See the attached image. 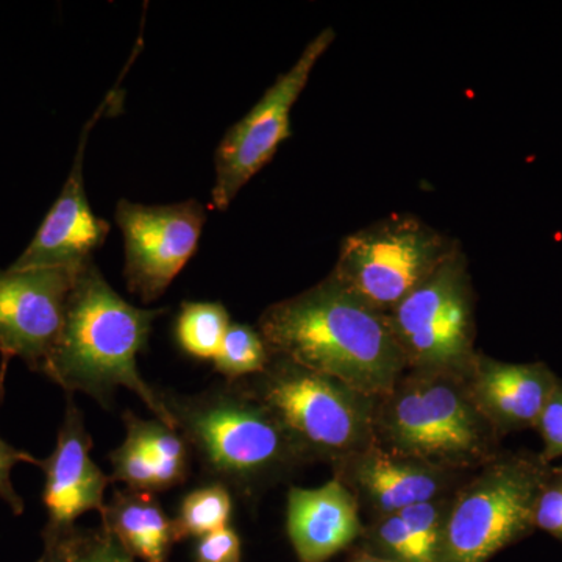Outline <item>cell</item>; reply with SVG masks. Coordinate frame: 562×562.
<instances>
[{"label": "cell", "instance_id": "1", "mask_svg": "<svg viewBox=\"0 0 562 562\" xmlns=\"http://www.w3.org/2000/svg\"><path fill=\"white\" fill-rule=\"evenodd\" d=\"M273 357L297 362L382 401L408 371L387 314L335 277L273 303L258 321Z\"/></svg>", "mask_w": 562, "mask_h": 562}, {"label": "cell", "instance_id": "2", "mask_svg": "<svg viewBox=\"0 0 562 562\" xmlns=\"http://www.w3.org/2000/svg\"><path fill=\"white\" fill-rule=\"evenodd\" d=\"M168 308H136L106 283L94 260L77 271L65 325L44 366V375L69 395L83 392L103 408L113 406L120 387L135 392L157 419L173 427L171 416L139 373L136 358L146 349L154 322Z\"/></svg>", "mask_w": 562, "mask_h": 562}, {"label": "cell", "instance_id": "3", "mask_svg": "<svg viewBox=\"0 0 562 562\" xmlns=\"http://www.w3.org/2000/svg\"><path fill=\"white\" fill-rule=\"evenodd\" d=\"M160 395L205 475L244 498L305 462L276 417L233 383L201 394Z\"/></svg>", "mask_w": 562, "mask_h": 562}, {"label": "cell", "instance_id": "4", "mask_svg": "<svg viewBox=\"0 0 562 562\" xmlns=\"http://www.w3.org/2000/svg\"><path fill=\"white\" fill-rule=\"evenodd\" d=\"M376 443L446 472L494 460L497 431L473 403L464 379L406 371L376 403Z\"/></svg>", "mask_w": 562, "mask_h": 562}, {"label": "cell", "instance_id": "5", "mask_svg": "<svg viewBox=\"0 0 562 562\" xmlns=\"http://www.w3.org/2000/svg\"><path fill=\"white\" fill-rule=\"evenodd\" d=\"M276 417L303 461L336 465L371 447L375 438V398L271 357L265 371L233 383Z\"/></svg>", "mask_w": 562, "mask_h": 562}, {"label": "cell", "instance_id": "6", "mask_svg": "<svg viewBox=\"0 0 562 562\" xmlns=\"http://www.w3.org/2000/svg\"><path fill=\"white\" fill-rule=\"evenodd\" d=\"M542 462L495 457L484 464L449 502L439 562H487L528 535L549 473Z\"/></svg>", "mask_w": 562, "mask_h": 562}, {"label": "cell", "instance_id": "7", "mask_svg": "<svg viewBox=\"0 0 562 562\" xmlns=\"http://www.w3.org/2000/svg\"><path fill=\"white\" fill-rule=\"evenodd\" d=\"M408 371L464 379L475 360V292L461 246L387 313Z\"/></svg>", "mask_w": 562, "mask_h": 562}, {"label": "cell", "instance_id": "8", "mask_svg": "<svg viewBox=\"0 0 562 562\" xmlns=\"http://www.w3.org/2000/svg\"><path fill=\"white\" fill-rule=\"evenodd\" d=\"M460 246L419 217L395 213L347 235L331 276L387 314Z\"/></svg>", "mask_w": 562, "mask_h": 562}, {"label": "cell", "instance_id": "9", "mask_svg": "<svg viewBox=\"0 0 562 562\" xmlns=\"http://www.w3.org/2000/svg\"><path fill=\"white\" fill-rule=\"evenodd\" d=\"M335 38V31L328 27L310 41L297 61L277 77L254 109L225 133L214 154V210H227L239 191L272 160L280 144L290 138L292 106Z\"/></svg>", "mask_w": 562, "mask_h": 562}, {"label": "cell", "instance_id": "10", "mask_svg": "<svg viewBox=\"0 0 562 562\" xmlns=\"http://www.w3.org/2000/svg\"><path fill=\"white\" fill-rule=\"evenodd\" d=\"M206 209L195 199L143 205L121 199L116 224L124 238V279L140 302L158 301L201 241Z\"/></svg>", "mask_w": 562, "mask_h": 562}, {"label": "cell", "instance_id": "11", "mask_svg": "<svg viewBox=\"0 0 562 562\" xmlns=\"http://www.w3.org/2000/svg\"><path fill=\"white\" fill-rule=\"evenodd\" d=\"M79 268L0 269V355L44 371L57 346Z\"/></svg>", "mask_w": 562, "mask_h": 562}, {"label": "cell", "instance_id": "12", "mask_svg": "<svg viewBox=\"0 0 562 562\" xmlns=\"http://www.w3.org/2000/svg\"><path fill=\"white\" fill-rule=\"evenodd\" d=\"M120 83L109 92L94 116L81 132L76 160L57 201L41 222L27 249L11 265L14 269L80 268L92 260V254L101 249L110 233V224L92 213L85 190L83 161L88 138L95 122L106 110L116 105Z\"/></svg>", "mask_w": 562, "mask_h": 562}, {"label": "cell", "instance_id": "13", "mask_svg": "<svg viewBox=\"0 0 562 562\" xmlns=\"http://www.w3.org/2000/svg\"><path fill=\"white\" fill-rule=\"evenodd\" d=\"M92 439L83 413L68 398L54 452L41 462L44 472L43 503L47 524L43 538H61L76 530L79 517L101 513L111 475L92 461Z\"/></svg>", "mask_w": 562, "mask_h": 562}, {"label": "cell", "instance_id": "14", "mask_svg": "<svg viewBox=\"0 0 562 562\" xmlns=\"http://www.w3.org/2000/svg\"><path fill=\"white\" fill-rule=\"evenodd\" d=\"M558 382L542 362L513 364L482 353L464 376L473 403L497 435L536 427Z\"/></svg>", "mask_w": 562, "mask_h": 562}, {"label": "cell", "instance_id": "15", "mask_svg": "<svg viewBox=\"0 0 562 562\" xmlns=\"http://www.w3.org/2000/svg\"><path fill=\"white\" fill-rule=\"evenodd\" d=\"M339 480L353 487L379 516L441 498L452 473L383 449L380 443L338 464Z\"/></svg>", "mask_w": 562, "mask_h": 562}, {"label": "cell", "instance_id": "16", "mask_svg": "<svg viewBox=\"0 0 562 562\" xmlns=\"http://www.w3.org/2000/svg\"><path fill=\"white\" fill-rule=\"evenodd\" d=\"M286 530L301 562H327L362 532L360 503L341 480L288 492Z\"/></svg>", "mask_w": 562, "mask_h": 562}, {"label": "cell", "instance_id": "17", "mask_svg": "<svg viewBox=\"0 0 562 562\" xmlns=\"http://www.w3.org/2000/svg\"><path fill=\"white\" fill-rule=\"evenodd\" d=\"M102 528L144 562H169L173 522L150 492L116 491L101 512Z\"/></svg>", "mask_w": 562, "mask_h": 562}, {"label": "cell", "instance_id": "18", "mask_svg": "<svg viewBox=\"0 0 562 562\" xmlns=\"http://www.w3.org/2000/svg\"><path fill=\"white\" fill-rule=\"evenodd\" d=\"M124 419L127 438L144 450L160 475L162 491L187 482L191 469V446L177 428L169 427L160 419L146 420L127 412Z\"/></svg>", "mask_w": 562, "mask_h": 562}, {"label": "cell", "instance_id": "19", "mask_svg": "<svg viewBox=\"0 0 562 562\" xmlns=\"http://www.w3.org/2000/svg\"><path fill=\"white\" fill-rule=\"evenodd\" d=\"M231 325V314L220 302H183L176 322L177 344L195 360L213 361Z\"/></svg>", "mask_w": 562, "mask_h": 562}, {"label": "cell", "instance_id": "20", "mask_svg": "<svg viewBox=\"0 0 562 562\" xmlns=\"http://www.w3.org/2000/svg\"><path fill=\"white\" fill-rule=\"evenodd\" d=\"M232 491L224 484L210 483L187 494L173 522L176 542L201 539L228 527L232 519Z\"/></svg>", "mask_w": 562, "mask_h": 562}, {"label": "cell", "instance_id": "21", "mask_svg": "<svg viewBox=\"0 0 562 562\" xmlns=\"http://www.w3.org/2000/svg\"><path fill=\"white\" fill-rule=\"evenodd\" d=\"M271 357L260 331L249 325L232 324L214 357V371L235 383L265 371Z\"/></svg>", "mask_w": 562, "mask_h": 562}, {"label": "cell", "instance_id": "22", "mask_svg": "<svg viewBox=\"0 0 562 562\" xmlns=\"http://www.w3.org/2000/svg\"><path fill=\"white\" fill-rule=\"evenodd\" d=\"M449 502L446 498L417 503L397 513L413 532L427 562L441 561L443 527H446Z\"/></svg>", "mask_w": 562, "mask_h": 562}, {"label": "cell", "instance_id": "23", "mask_svg": "<svg viewBox=\"0 0 562 562\" xmlns=\"http://www.w3.org/2000/svg\"><path fill=\"white\" fill-rule=\"evenodd\" d=\"M110 464L113 469V483H125L131 491L150 494L162 491L157 465L133 439L125 438V441L110 453Z\"/></svg>", "mask_w": 562, "mask_h": 562}, {"label": "cell", "instance_id": "24", "mask_svg": "<svg viewBox=\"0 0 562 562\" xmlns=\"http://www.w3.org/2000/svg\"><path fill=\"white\" fill-rule=\"evenodd\" d=\"M0 406H2L3 398H5V382L7 375H9L10 358L9 355H0ZM33 464L40 465L43 460L33 457L24 450L16 449L11 443L3 441L0 438V498L9 505L11 513L14 516H21L25 512V503L22 501L20 494L14 490L13 482H11V472L16 468L18 464Z\"/></svg>", "mask_w": 562, "mask_h": 562}, {"label": "cell", "instance_id": "25", "mask_svg": "<svg viewBox=\"0 0 562 562\" xmlns=\"http://www.w3.org/2000/svg\"><path fill=\"white\" fill-rule=\"evenodd\" d=\"M69 562H135V558L105 528H76L70 538Z\"/></svg>", "mask_w": 562, "mask_h": 562}, {"label": "cell", "instance_id": "26", "mask_svg": "<svg viewBox=\"0 0 562 562\" xmlns=\"http://www.w3.org/2000/svg\"><path fill=\"white\" fill-rule=\"evenodd\" d=\"M535 527L562 539V469L547 473L536 502Z\"/></svg>", "mask_w": 562, "mask_h": 562}, {"label": "cell", "instance_id": "27", "mask_svg": "<svg viewBox=\"0 0 562 562\" xmlns=\"http://www.w3.org/2000/svg\"><path fill=\"white\" fill-rule=\"evenodd\" d=\"M241 539L231 525L198 539L194 562H241Z\"/></svg>", "mask_w": 562, "mask_h": 562}, {"label": "cell", "instance_id": "28", "mask_svg": "<svg viewBox=\"0 0 562 562\" xmlns=\"http://www.w3.org/2000/svg\"><path fill=\"white\" fill-rule=\"evenodd\" d=\"M536 427L543 439L541 460L552 461L562 457V382L554 386Z\"/></svg>", "mask_w": 562, "mask_h": 562}, {"label": "cell", "instance_id": "29", "mask_svg": "<svg viewBox=\"0 0 562 562\" xmlns=\"http://www.w3.org/2000/svg\"><path fill=\"white\" fill-rule=\"evenodd\" d=\"M72 532L68 536H61V538H43V554L35 562H69Z\"/></svg>", "mask_w": 562, "mask_h": 562}, {"label": "cell", "instance_id": "30", "mask_svg": "<svg viewBox=\"0 0 562 562\" xmlns=\"http://www.w3.org/2000/svg\"><path fill=\"white\" fill-rule=\"evenodd\" d=\"M380 562H397V561L391 560V558L380 557Z\"/></svg>", "mask_w": 562, "mask_h": 562}]
</instances>
